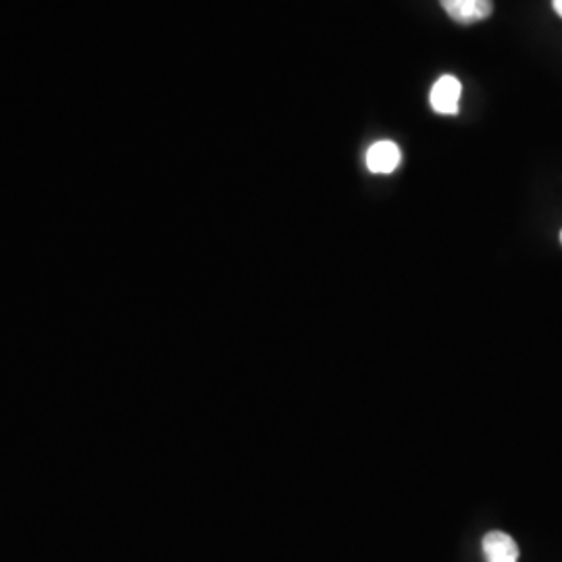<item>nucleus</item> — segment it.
<instances>
[{
    "mask_svg": "<svg viewBox=\"0 0 562 562\" xmlns=\"http://www.w3.org/2000/svg\"><path fill=\"white\" fill-rule=\"evenodd\" d=\"M443 11L459 23H477L487 20L494 11L492 0H440Z\"/></svg>",
    "mask_w": 562,
    "mask_h": 562,
    "instance_id": "obj_1",
    "label": "nucleus"
},
{
    "mask_svg": "<svg viewBox=\"0 0 562 562\" xmlns=\"http://www.w3.org/2000/svg\"><path fill=\"white\" fill-rule=\"evenodd\" d=\"M561 241H562V232H561Z\"/></svg>",
    "mask_w": 562,
    "mask_h": 562,
    "instance_id": "obj_6",
    "label": "nucleus"
},
{
    "mask_svg": "<svg viewBox=\"0 0 562 562\" xmlns=\"http://www.w3.org/2000/svg\"><path fill=\"white\" fill-rule=\"evenodd\" d=\"M461 90V81L452 76H442L431 88V106L442 115H457Z\"/></svg>",
    "mask_w": 562,
    "mask_h": 562,
    "instance_id": "obj_2",
    "label": "nucleus"
},
{
    "mask_svg": "<svg viewBox=\"0 0 562 562\" xmlns=\"http://www.w3.org/2000/svg\"><path fill=\"white\" fill-rule=\"evenodd\" d=\"M552 7H554V11H557V15L562 18V0H552Z\"/></svg>",
    "mask_w": 562,
    "mask_h": 562,
    "instance_id": "obj_5",
    "label": "nucleus"
},
{
    "mask_svg": "<svg viewBox=\"0 0 562 562\" xmlns=\"http://www.w3.org/2000/svg\"><path fill=\"white\" fill-rule=\"evenodd\" d=\"M483 552L487 562H519V546L504 531H490L483 538Z\"/></svg>",
    "mask_w": 562,
    "mask_h": 562,
    "instance_id": "obj_4",
    "label": "nucleus"
},
{
    "mask_svg": "<svg viewBox=\"0 0 562 562\" xmlns=\"http://www.w3.org/2000/svg\"><path fill=\"white\" fill-rule=\"evenodd\" d=\"M401 159V148L394 142H375L367 153V167L371 173H392Z\"/></svg>",
    "mask_w": 562,
    "mask_h": 562,
    "instance_id": "obj_3",
    "label": "nucleus"
}]
</instances>
